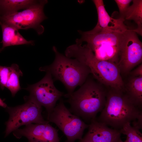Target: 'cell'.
<instances>
[{"label":"cell","mask_w":142,"mask_h":142,"mask_svg":"<svg viewBox=\"0 0 142 142\" xmlns=\"http://www.w3.org/2000/svg\"><path fill=\"white\" fill-rule=\"evenodd\" d=\"M11 71L10 67L0 65V86L2 90H3L6 87Z\"/></svg>","instance_id":"cell-20"},{"label":"cell","mask_w":142,"mask_h":142,"mask_svg":"<svg viewBox=\"0 0 142 142\" xmlns=\"http://www.w3.org/2000/svg\"><path fill=\"white\" fill-rule=\"evenodd\" d=\"M105 106L97 120L119 130L126 123H142V109L135 105L124 90L107 88Z\"/></svg>","instance_id":"cell-1"},{"label":"cell","mask_w":142,"mask_h":142,"mask_svg":"<svg viewBox=\"0 0 142 142\" xmlns=\"http://www.w3.org/2000/svg\"><path fill=\"white\" fill-rule=\"evenodd\" d=\"M11 72L9 77L6 87L10 90L12 95L14 97L21 89L19 78L23 75V73L18 65L12 64L10 66Z\"/></svg>","instance_id":"cell-18"},{"label":"cell","mask_w":142,"mask_h":142,"mask_svg":"<svg viewBox=\"0 0 142 142\" xmlns=\"http://www.w3.org/2000/svg\"><path fill=\"white\" fill-rule=\"evenodd\" d=\"M88 131L83 140L93 142H115L121 134L119 130L109 128L96 119L89 125Z\"/></svg>","instance_id":"cell-13"},{"label":"cell","mask_w":142,"mask_h":142,"mask_svg":"<svg viewBox=\"0 0 142 142\" xmlns=\"http://www.w3.org/2000/svg\"><path fill=\"white\" fill-rule=\"evenodd\" d=\"M128 30L123 32L103 31L93 34L78 30L81 37L76 40V44L82 45L85 42L97 59L117 64L121 47Z\"/></svg>","instance_id":"cell-5"},{"label":"cell","mask_w":142,"mask_h":142,"mask_svg":"<svg viewBox=\"0 0 142 142\" xmlns=\"http://www.w3.org/2000/svg\"><path fill=\"white\" fill-rule=\"evenodd\" d=\"M118 7L120 14L119 18L124 19V17L127 9L130 6L131 0H115Z\"/></svg>","instance_id":"cell-21"},{"label":"cell","mask_w":142,"mask_h":142,"mask_svg":"<svg viewBox=\"0 0 142 142\" xmlns=\"http://www.w3.org/2000/svg\"><path fill=\"white\" fill-rule=\"evenodd\" d=\"M129 75L132 77L142 76V64H141L136 68L131 70Z\"/></svg>","instance_id":"cell-22"},{"label":"cell","mask_w":142,"mask_h":142,"mask_svg":"<svg viewBox=\"0 0 142 142\" xmlns=\"http://www.w3.org/2000/svg\"><path fill=\"white\" fill-rule=\"evenodd\" d=\"M107 91L106 87L89 76L78 90L64 97L68 99L71 113L90 122L104 108Z\"/></svg>","instance_id":"cell-3"},{"label":"cell","mask_w":142,"mask_h":142,"mask_svg":"<svg viewBox=\"0 0 142 142\" xmlns=\"http://www.w3.org/2000/svg\"><path fill=\"white\" fill-rule=\"evenodd\" d=\"M2 33V47L0 52L9 46L22 44L33 45V41H28L20 33L18 29L15 27L0 22Z\"/></svg>","instance_id":"cell-14"},{"label":"cell","mask_w":142,"mask_h":142,"mask_svg":"<svg viewBox=\"0 0 142 142\" xmlns=\"http://www.w3.org/2000/svg\"><path fill=\"white\" fill-rule=\"evenodd\" d=\"M25 89L29 92L30 97L45 108L48 115L52 111L57 101L64 95L55 87L52 76L48 72L40 81Z\"/></svg>","instance_id":"cell-10"},{"label":"cell","mask_w":142,"mask_h":142,"mask_svg":"<svg viewBox=\"0 0 142 142\" xmlns=\"http://www.w3.org/2000/svg\"><path fill=\"white\" fill-rule=\"evenodd\" d=\"M37 1L32 0H0V13H9L25 9L36 3Z\"/></svg>","instance_id":"cell-17"},{"label":"cell","mask_w":142,"mask_h":142,"mask_svg":"<svg viewBox=\"0 0 142 142\" xmlns=\"http://www.w3.org/2000/svg\"><path fill=\"white\" fill-rule=\"evenodd\" d=\"M0 106L3 108H6L7 105L0 98Z\"/></svg>","instance_id":"cell-23"},{"label":"cell","mask_w":142,"mask_h":142,"mask_svg":"<svg viewBox=\"0 0 142 142\" xmlns=\"http://www.w3.org/2000/svg\"><path fill=\"white\" fill-rule=\"evenodd\" d=\"M133 3L130 6L125 15V20H133L137 25L134 29L135 32L142 35V0H132Z\"/></svg>","instance_id":"cell-16"},{"label":"cell","mask_w":142,"mask_h":142,"mask_svg":"<svg viewBox=\"0 0 142 142\" xmlns=\"http://www.w3.org/2000/svg\"><path fill=\"white\" fill-rule=\"evenodd\" d=\"M65 55L74 58L88 67L93 78L106 88L124 89V81L117 64L98 59L87 44L69 46L65 51Z\"/></svg>","instance_id":"cell-2"},{"label":"cell","mask_w":142,"mask_h":142,"mask_svg":"<svg viewBox=\"0 0 142 142\" xmlns=\"http://www.w3.org/2000/svg\"><path fill=\"white\" fill-rule=\"evenodd\" d=\"M58 131L49 123H31L14 130L13 134L17 138L24 136L33 142H60Z\"/></svg>","instance_id":"cell-11"},{"label":"cell","mask_w":142,"mask_h":142,"mask_svg":"<svg viewBox=\"0 0 142 142\" xmlns=\"http://www.w3.org/2000/svg\"><path fill=\"white\" fill-rule=\"evenodd\" d=\"M24 104L14 107H7L9 115L6 122L5 136L22 125L29 124L49 123L42 115V106L29 96L24 97Z\"/></svg>","instance_id":"cell-8"},{"label":"cell","mask_w":142,"mask_h":142,"mask_svg":"<svg viewBox=\"0 0 142 142\" xmlns=\"http://www.w3.org/2000/svg\"><path fill=\"white\" fill-rule=\"evenodd\" d=\"M29 142H33V141H29Z\"/></svg>","instance_id":"cell-26"},{"label":"cell","mask_w":142,"mask_h":142,"mask_svg":"<svg viewBox=\"0 0 142 142\" xmlns=\"http://www.w3.org/2000/svg\"><path fill=\"white\" fill-rule=\"evenodd\" d=\"M52 50L55 54L53 62L39 69L49 73L54 81H60L67 91L64 96L69 95L77 86H80L84 82L91 74L90 71L88 67L76 59L68 58L60 53L55 46L53 47Z\"/></svg>","instance_id":"cell-4"},{"label":"cell","mask_w":142,"mask_h":142,"mask_svg":"<svg viewBox=\"0 0 142 142\" xmlns=\"http://www.w3.org/2000/svg\"><path fill=\"white\" fill-rule=\"evenodd\" d=\"M124 82V90L133 102L142 109V76H130Z\"/></svg>","instance_id":"cell-15"},{"label":"cell","mask_w":142,"mask_h":142,"mask_svg":"<svg viewBox=\"0 0 142 142\" xmlns=\"http://www.w3.org/2000/svg\"><path fill=\"white\" fill-rule=\"evenodd\" d=\"M115 142H123L121 138L120 137H119Z\"/></svg>","instance_id":"cell-24"},{"label":"cell","mask_w":142,"mask_h":142,"mask_svg":"<svg viewBox=\"0 0 142 142\" xmlns=\"http://www.w3.org/2000/svg\"><path fill=\"white\" fill-rule=\"evenodd\" d=\"M134 29H129L120 49L117 65L122 74H129L135 67L142 63V43Z\"/></svg>","instance_id":"cell-9"},{"label":"cell","mask_w":142,"mask_h":142,"mask_svg":"<svg viewBox=\"0 0 142 142\" xmlns=\"http://www.w3.org/2000/svg\"><path fill=\"white\" fill-rule=\"evenodd\" d=\"M97 11V23L92 30L84 32L88 34H93L102 31L123 32L129 29L124 24L125 20L120 18L111 17L106 10L102 0H93Z\"/></svg>","instance_id":"cell-12"},{"label":"cell","mask_w":142,"mask_h":142,"mask_svg":"<svg viewBox=\"0 0 142 142\" xmlns=\"http://www.w3.org/2000/svg\"><path fill=\"white\" fill-rule=\"evenodd\" d=\"M119 130L121 134L126 136L124 142H142V134L139 129L131 126L130 123L125 124Z\"/></svg>","instance_id":"cell-19"},{"label":"cell","mask_w":142,"mask_h":142,"mask_svg":"<svg viewBox=\"0 0 142 142\" xmlns=\"http://www.w3.org/2000/svg\"><path fill=\"white\" fill-rule=\"evenodd\" d=\"M48 115V121L55 124L67 138L65 142H74L82 138L84 130L88 127L80 118L73 114L65 106L63 99Z\"/></svg>","instance_id":"cell-7"},{"label":"cell","mask_w":142,"mask_h":142,"mask_svg":"<svg viewBox=\"0 0 142 142\" xmlns=\"http://www.w3.org/2000/svg\"><path fill=\"white\" fill-rule=\"evenodd\" d=\"M79 142H93L85 140H83L82 139L81 140H79Z\"/></svg>","instance_id":"cell-25"},{"label":"cell","mask_w":142,"mask_h":142,"mask_svg":"<svg viewBox=\"0 0 142 142\" xmlns=\"http://www.w3.org/2000/svg\"><path fill=\"white\" fill-rule=\"evenodd\" d=\"M48 1H37L33 5L22 11L0 13V22L13 26L18 29H34L39 35L44 31L41 23L47 17L43 9Z\"/></svg>","instance_id":"cell-6"}]
</instances>
